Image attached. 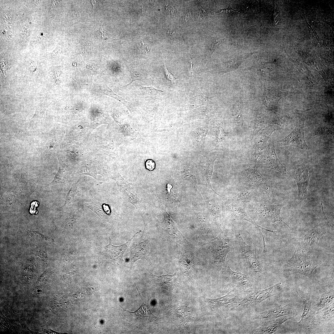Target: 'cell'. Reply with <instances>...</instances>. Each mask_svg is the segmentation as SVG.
Instances as JSON below:
<instances>
[{"instance_id":"cell-1","label":"cell","mask_w":334,"mask_h":334,"mask_svg":"<svg viewBox=\"0 0 334 334\" xmlns=\"http://www.w3.org/2000/svg\"><path fill=\"white\" fill-rule=\"evenodd\" d=\"M322 263L313 250L310 251L295 250L292 257L283 267L285 272H290L304 275L311 279L315 269Z\"/></svg>"},{"instance_id":"cell-2","label":"cell","mask_w":334,"mask_h":334,"mask_svg":"<svg viewBox=\"0 0 334 334\" xmlns=\"http://www.w3.org/2000/svg\"><path fill=\"white\" fill-rule=\"evenodd\" d=\"M240 181L244 187L255 191L264 197L271 195L274 192L273 182L264 177L255 166L243 171Z\"/></svg>"},{"instance_id":"cell-3","label":"cell","mask_w":334,"mask_h":334,"mask_svg":"<svg viewBox=\"0 0 334 334\" xmlns=\"http://www.w3.org/2000/svg\"><path fill=\"white\" fill-rule=\"evenodd\" d=\"M284 205V203L271 204L263 201L256 203L246 211L255 221L258 220L263 222L272 223L276 225V222H281L290 228L280 216L281 209Z\"/></svg>"},{"instance_id":"cell-4","label":"cell","mask_w":334,"mask_h":334,"mask_svg":"<svg viewBox=\"0 0 334 334\" xmlns=\"http://www.w3.org/2000/svg\"><path fill=\"white\" fill-rule=\"evenodd\" d=\"M238 242L241 250L242 256L246 269L257 278L263 276V264L257 258L253 248L247 244L241 234H236Z\"/></svg>"},{"instance_id":"cell-5","label":"cell","mask_w":334,"mask_h":334,"mask_svg":"<svg viewBox=\"0 0 334 334\" xmlns=\"http://www.w3.org/2000/svg\"><path fill=\"white\" fill-rule=\"evenodd\" d=\"M209 245L214 263L224 268L226 258L232 247L231 239L225 233H221L210 241Z\"/></svg>"},{"instance_id":"cell-6","label":"cell","mask_w":334,"mask_h":334,"mask_svg":"<svg viewBox=\"0 0 334 334\" xmlns=\"http://www.w3.org/2000/svg\"><path fill=\"white\" fill-rule=\"evenodd\" d=\"M280 282L263 290H253L248 293L245 297L238 303V305L243 308L253 307L275 295L281 294L282 291Z\"/></svg>"},{"instance_id":"cell-7","label":"cell","mask_w":334,"mask_h":334,"mask_svg":"<svg viewBox=\"0 0 334 334\" xmlns=\"http://www.w3.org/2000/svg\"><path fill=\"white\" fill-rule=\"evenodd\" d=\"M255 166L258 168H267L278 171L283 175L287 173L286 169L280 161L276 154L274 141L270 139L268 144Z\"/></svg>"},{"instance_id":"cell-8","label":"cell","mask_w":334,"mask_h":334,"mask_svg":"<svg viewBox=\"0 0 334 334\" xmlns=\"http://www.w3.org/2000/svg\"><path fill=\"white\" fill-rule=\"evenodd\" d=\"M328 231L327 227L323 225L314 227L298 240L295 250L306 251L313 250L320 238Z\"/></svg>"},{"instance_id":"cell-9","label":"cell","mask_w":334,"mask_h":334,"mask_svg":"<svg viewBox=\"0 0 334 334\" xmlns=\"http://www.w3.org/2000/svg\"><path fill=\"white\" fill-rule=\"evenodd\" d=\"M264 197L257 191L245 187L235 196L226 199V202L238 205L246 210L256 203L264 201Z\"/></svg>"},{"instance_id":"cell-10","label":"cell","mask_w":334,"mask_h":334,"mask_svg":"<svg viewBox=\"0 0 334 334\" xmlns=\"http://www.w3.org/2000/svg\"><path fill=\"white\" fill-rule=\"evenodd\" d=\"M224 268L228 276L229 282L233 289H236L247 293L253 290L252 284L248 276L238 271H233L228 264Z\"/></svg>"},{"instance_id":"cell-11","label":"cell","mask_w":334,"mask_h":334,"mask_svg":"<svg viewBox=\"0 0 334 334\" xmlns=\"http://www.w3.org/2000/svg\"><path fill=\"white\" fill-rule=\"evenodd\" d=\"M296 292L302 300L304 308L303 312L301 316L300 320L298 322H293L297 327L305 329L310 330L315 328L316 320L315 318L316 311L314 309L312 302L309 297H303L298 292Z\"/></svg>"},{"instance_id":"cell-12","label":"cell","mask_w":334,"mask_h":334,"mask_svg":"<svg viewBox=\"0 0 334 334\" xmlns=\"http://www.w3.org/2000/svg\"><path fill=\"white\" fill-rule=\"evenodd\" d=\"M304 121L305 119L300 122L290 133L280 140L279 143L283 146L296 147L305 151L309 150L304 137Z\"/></svg>"},{"instance_id":"cell-13","label":"cell","mask_w":334,"mask_h":334,"mask_svg":"<svg viewBox=\"0 0 334 334\" xmlns=\"http://www.w3.org/2000/svg\"><path fill=\"white\" fill-rule=\"evenodd\" d=\"M205 299L210 309L215 311L231 307L233 304H238L240 301L234 289L231 290L226 295L221 297Z\"/></svg>"},{"instance_id":"cell-14","label":"cell","mask_w":334,"mask_h":334,"mask_svg":"<svg viewBox=\"0 0 334 334\" xmlns=\"http://www.w3.org/2000/svg\"><path fill=\"white\" fill-rule=\"evenodd\" d=\"M140 232L136 233L126 243L119 246L113 245L109 238V244L105 246L101 247L100 249V252L109 260L113 262H120L122 261V257L124 253L129 246L133 238L137 233Z\"/></svg>"},{"instance_id":"cell-15","label":"cell","mask_w":334,"mask_h":334,"mask_svg":"<svg viewBox=\"0 0 334 334\" xmlns=\"http://www.w3.org/2000/svg\"><path fill=\"white\" fill-rule=\"evenodd\" d=\"M296 311L293 308L287 305L255 313L253 316L252 319L254 320L262 319L272 320L284 316L294 317L296 316Z\"/></svg>"},{"instance_id":"cell-16","label":"cell","mask_w":334,"mask_h":334,"mask_svg":"<svg viewBox=\"0 0 334 334\" xmlns=\"http://www.w3.org/2000/svg\"><path fill=\"white\" fill-rule=\"evenodd\" d=\"M308 167L303 166L298 168L295 172V178L298 189V199L303 201L308 197L307 191L310 176Z\"/></svg>"},{"instance_id":"cell-17","label":"cell","mask_w":334,"mask_h":334,"mask_svg":"<svg viewBox=\"0 0 334 334\" xmlns=\"http://www.w3.org/2000/svg\"><path fill=\"white\" fill-rule=\"evenodd\" d=\"M144 233L133 244L131 249L130 258L131 261L135 262L142 259L147 260L149 252L148 240L146 239Z\"/></svg>"},{"instance_id":"cell-18","label":"cell","mask_w":334,"mask_h":334,"mask_svg":"<svg viewBox=\"0 0 334 334\" xmlns=\"http://www.w3.org/2000/svg\"><path fill=\"white\" fill-rule=\"evenodd\" d=\"M294 317L284 316L274 319L269 320L263 322L258 328L254 329L252 333L258 334H272L276 332L283 323L288 320Z\"/></svg>"},{"instance_id":"cell-19","label":"cell","mask_w":334,"mask_h":334,"mask_svg":"<svg viewBox=\"0 0 334 334\" xmlns=\"http://www.w3.org/2000/svg\"><path fill=\"white\" fill-rule=\"evenodd\" d=\"M149 272L156 284L162 289L171 291L178 285L179 284L176 273L170 275L166 274L158 276Z\"/></svg>"},{"instance_id":"cell-20","label":"cell","mask_w":334,"mask_h":334,"mask_svg":"<svg viewBox=\"0 0 334 334\" xmlns=\"http://www.w3.org/2000/svg\"><path fill=\"white\" fill-rule=\"evenodd\" d=\"M226 207L228 211L236 218L248 221L263 231L266 228L259 225L250 217L246 211L242 207L231 203L226 202Z\"/></svg>"},{"instance_id":"cell-21","label":"cell","mask_w":334,"mask_h":334,"mask_svg":"<svg viewBox=\"0 0 334 334\" xmlns=\"http://www.w3.org/2000/svg\"><path fill=\"white\" fill-rule=\"evenodd\" d=\"M164 228L167 233L180 244H188V242L169 217L165 218Z\"/></svg>"},{"instance_id":"cell-22","label":"cell","mask_w":334,"mask_h":334,"mask_svg":"<svg viewBox=\"0 0 334 334\" xmlns=\"http://www.w3.org/2000/svg\"><path fill=\"white\" fill-rule=\"evenodd\" d=\"M274 131L273 129L268 128L263 131L262 133H260L258 136L255 143V153H257L255 160V162L260 155L259 153L266 149L268 141Z\"/></svg>"},{"instance_id":"cell-23","label":"cell","mask_w":334,"mask_h":334,"mask_svg":"<svg viewBox=\"0 0 334 334\" xmlns=\"http://www.w3.org/2000/svg\"><path fill=\"white\" fill-rule=\"evenodd\" d=\"M334 303L327 306L316 312L315 318L316 321L320 323H328L334 318Z\"/></svg>"},{"instance_id":"cell-24","label":"cell","mask_w":334,"mask_h":334,"mask_svg":"<svg viewBox=\"0 0 334 334\" xmlns=\"http://www.w3.org/2000/svg\"><path fill=\"white\" fill-rule=\"evenodd\" d=\"M333 290L325 292L321 294L316 301L312 304L313 308L316 312L329 305L334 302Z\"/></svg>"},{"instance_id":"cell-25","label":"cell","mask_w":334,"mask_h":334,"mask_svg":"<svg viewBox=\"0 0 334 334\" xmlns=\"http://www.w3.org/2000/svg\"><path fill=\"white\" fill-rule=\"evenodd\" d=\"M263 98L265 105L266 106L269 105L277 103L281 98V95L280 93L265 88Z\"/></svg>"},{"instance_id":"cell-26","label":"cell","mask_w":334,"mask_h":334,"mask_svg":"<svg viewBox=\"0 0 334 334\" xmlns=\"http://www.w3.org/2000/svg\"><path fill=\"white\" fill-rule=\"evenodd\" d=\"M84 204L100 217H101L102 213L104 214L105 212L108 214L109 213L110 210L109 206L106 204H102L96 201L90 203H85Z\"/></svg>"},{"instance_id":"cell-27","label":"cell","mask_w":334,"mask_h":334,"mask_svg":"<svg viewBox=\"0 0 334 334\" xmlns=\"http://www.w3.org/2000/svg\"><path fill=\"white\" fill-rule=\"evenodd\" d=\"M211 211L212 217L218 227L221 230L224 228V225L221 217V208L216 204L213 203L210 206Z\"/></svg>"},{"instance_id":"cell-28","label":"cell","mask_w":334,"mask_h":334,"mask_svg":"<svg viewBox=\"0 0 334 334\" xmlns=\"http://www.w3.org/2000/svg\"><path fill=\"white\" fill-rule=\"evenodd\" d=\"M135 286L140 296L143 300V302L141 306L137 311L135 312H131L134 313L140 318H144L145 319H148L150 317L153 318L154 317H155V316L152 313L148 306L144 303L136 285Z\"/></svg>"},{"instance_id":"cell-29","label":"cell","mask_w":334,"mask_h":334,"mask_svg":"<svg viewBox=\"0 0 334 334\" xmlns=\"http://www.w3.org/2000/svg\"><path fill=\"white\" fill-rule=\"evenodd\" d=\"M132 81L128 85L136 80H139L144 82L146 78L145 72L143 70L131 68L129 70Z\"/></svg>"},{"instance_id":"cell-30","label":"cell","mask_w":334,"mask_h":334,"mask_svg":"<svg viewBox=\"0 0 334 334\" xmlns=\"http://www.w3.org/2000/svg\"><path fill=\"white\" fill-rule=\"evenodd\" d=\"M138 87L139 92L142 95L153 96L158 94L161 92L152 86L144 87L138 84Z\"/></svg>"},{"instance_id":"cell-31","label":"cell","mask_w":334,"mask_h":334,"mask_svg":"<svg viewBox=\"0 0 334 334\" xmlns=\"http://www.w3.org/2000/svg\"><path fill=\"white\" fill-rule=\"evenodd\" d=\"M79 183V181L72 186L67 195L63 206H65L67 204L71 203L73 201L74 198H76L78 192L77 189Z\"/></svg>"},{"instance_id":"cell-32","label":"cell","mask_w":334,"mask_h":334,"mask_svg":"<svg viewBox=\"0 0 334 334\" xmlns=\"http://www.w3.org/2000/svg\"><path fill=\"white\" fill-rule=\"evenodd\" d=\"M242 60L243 59L242 58H238L225 62L223 67V71L227 72L236 69L241 64Z\"/></svg>"},{"instance_id":"cell-33","label":"cell","mask_w":334,"mask_h":334,"mask_svg":"<svg viewBox=\"0 0 334 334\" xmlns=\"http://www.w3.org/2000/svg\"><path fill=\"white\" fill-rule=\"evenodd\" d=\"M27 231L30 237L36 241L49 242V238L38 232L28 230H27Z\"/></svg>"},{"instance_id":"cell-34","label":"cell","mask_w":334,"mask_h":334,"mask_svg":"<svg viewBox=\"0 0 334 334\" xmlns=\"http://www.w3.org/2000/svg\"><path fill=\"white\" fill-rule=\"evenodd\" d=\"M216 12L223 17H226L231 15L233 14L239 13V11L233 9L229 6L227 8L221 9Z\"/></svg>"},{"instance_id":"cell-35","label":"cell","mask_w":334,"mask_h":334,"mask_svg":"<svg viewBox=\"0 0 334 334\" xmlns=\"http://www.w3.org/2000/svg\"><path fill=\"white\" fill-rule=\"evenodd\" d=\"M105 92L106 95L115 98L119 101L121 102L124 105H126V106H129V103L128 102L126 101L122 97L115 94L112 90L108 87L106 88Z\"/></svg>"},{"instance_id":"cell-36","label":"cell","mask_w":334,"mask_h":334,"mask_svg":"<svg viewBox=\"0 0 334 334\" xmlns=\"http://www.w3.org/2000/svg\"><path fill=\"white\" fill-rule=\"evenodd\" d=\"M165 11L167 15L172 17L175 16L176 13L175 8L170 3H167L165 7Z\"/></svg>"},{"instance_id":"cell-37","label":"cell","mask_w":334,"mask_h":334,"mask_svg":"<svg viewBox=\"0 0 334 334\" xmlns=\"http://www.w3.org/2000/svg\"><path fill=\"white\" fill-rule=\"evenodd\" d=\"M136 50L139 53L146 54L149 51L148 47L143 41L139 43L136 45Z\"/></svg>"},{"instance_id":"cell-38","label":"cell","mask_w":334,"mask_h":334,"mask_svg":"<svg viewBox=\"0 0 334 334\" xmlns=\"http://www.w3.org/2000/svg\"><path fill=\"white\" fill-rule=\"evenodd\" d=\"M164 69L165 75L168 79L172 82H174L177 78L174 75L169 72L166 68L165 64H164Z\"/></svg>"},{"instance_id":"cell-39","label":"cell","mask_w":334,"mask_h":334,"mask_svg":"<svg viewBox=\"0 0 334 334\" xmlns=\"http://www.w3.org/2000/svg\"><path fill=\"white\" fill-rule=\"evenodd\" d=\"M221 45V42L218 40H216L212 41L209 47V49L211 53L212 54Z\"/></svg>"},{"instance_id":"cell-40","label":"cell","mask_w":334,"mask_h":334,"mask_svg":"<svg viewBox=\"0 0 334 334\" xmlns=\"http://www.w3.org/2000/svg\"><path fill=\"white\" fill-rule=\"evenodd\" d=\"M34 254L40 257L44 261H46L47 259L46 254L43 251L40 250H36L34 251Z\"/></svg>"},{"instance_id":"cell-41","label":"cell","mask_w":334,"mask_h":334,"mask_svg":"<svg viewBox=\"0 0 334 334\" xmlns=\"http://www.w3.org/2000/svg\"><path fill=\"white\" fill-rule=\"evenodd\" d=\"M145 166L147 169L152 171L153 170L155 167V164L153 161L148 160L145 163Z\"/></svg>"},{"instance_id":"cell-42","label":"cell","mask_w":334,"mask_h":334,"mask_svg":"<svg viewBox=\"0 0 334 334\" xmlns=\"http://www.w3.org/2000/svg\"><path fill=\"white\" fill-rule=\"evenodd\" d=\"M91 2L92 5V10H96L99 5V2L97 0H91Z\"/></svg>"},{"instance_id":"cell-43","label":"cell","mask_w":334,"mask_h":334,"mask_svg":"<svg viewBox=\"0 0 334 334\" xmlns=\"http://www.w3.org/2000/svg\"><path fill=\"white\" fill-rule=\"evenodd\" d=\"M261 234L262 237L263 242V253H266L267 252V248L266 243H265V237H264V235H263V234L262 233H261Z\"/></svg>"},{"instance_id":"cell-44","label":"cell","mask_w":334,"mask_h":334,"mask_svg":"<svg viewBox=\"0 0 334 334\" xmlns=\"http://www.w3.org/2000/svg\"><path fill=\"white\" fill-rule=\"evenodd\" d=\"M168 33V34H169V36L171 35L170 37H172V38H173L174 37H175L176 36V32H175V31H171L170 32H169V33Z\"/></svg>"},{"instance_id":"cell-45","label":"cell","mask_w":334,"mask_h":334,"mask_svg":"<svg viewBox=\"0 0 334 334\" xmlns=\"http://www.w3.org/2000/svg\"><path fill=\"white\" fill-rule=\"evenodd\" d=\"M190 15V13L189 11L186 12L184 15V19L186 20Z\"/></svg>"}]
</instances>
